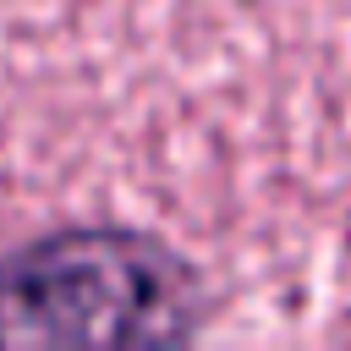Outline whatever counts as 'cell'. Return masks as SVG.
I'll return each instance as SVG.
<instances>
[{"instance_id": "obj_1", "label": "cell", "mask_w": 351, "mask_h": 351, "mask_svg": "<svg viewBox=\"0 0 351 351\" xmlns=\"http://www.w3.org/2000/svg\"><path fill=\"white\" fill-rule=\"evenodd\" d=\"M203 318V280L148 230L66 225L0 258V346L192 340Z\"/></svg>"}]
</instances>
